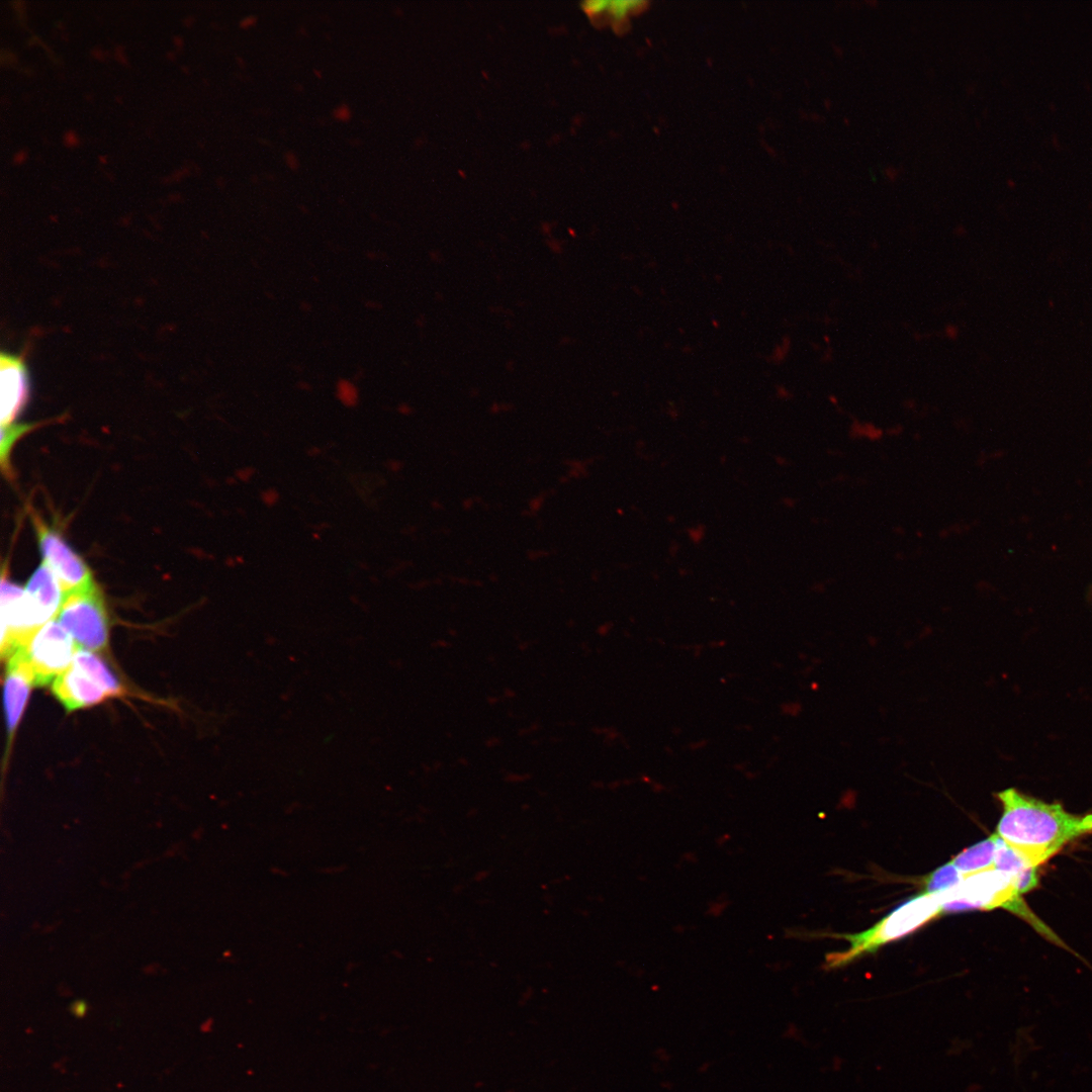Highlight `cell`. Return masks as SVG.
Returning <instances> with one entry per match:
<instances>
[{
  "label": "cell",
  "instance_id": "obj_6",
  "mask_svg": "<svg viewBox=\"0 0 1092 1092\" xmlns=\"http://www.w3.org/2000/svg\"><path fill=\"white\" fill-rule=\"evenodd\" d=\"M31 520L42 561L53 570L64 597L94 585L90 568L62 536L37 514H32Z\"/></svg>",
  "mask_w": 1092,
  "mask_h": 1092
},
{
  "label": "cell",
  "instance_id": "obj_5",
  "mask_svg": "<svg viewBox=\"0 0 1092 1092\" xmlns=\"http://www.w3.org/2000/svg\"><path fill=\"white\" fill-rule=\"evenodd\" d=\"M21 650L34 676L46 686L64 672L80 649L71 634L55 618L40 627Z\"/></svg>",
  "mask_w": 1092,
  "mask_h": 1092
},
{
  "label": "cell",
  "instance_id": "obj_11",
  "mask_svg": "<svg viewBox=\"0 0 1092 1092\" xmlns=\"http://www.w3.org/2000/svg\"><path fill=\"white\" fill-rule=\"evenodd\" d=\"M27 596L49 622L57 618L64 594L49 565L41 561L24 587Z\"/></svg>",
  "mask_w": 1092,
  "mask_h": 1092
},
{
  "label": "cell",
  "instance_id": "obj_1",
  "mask_svg": "<svg viewBox=\"0 0 1092 1092\" xmlns=\"http://www.w3.org/2000/svg\"><path fill=\"white\" fill-rule=\"evenodd\" d=\"M1002 814L995 833L1038 868L1068 843L1092 833V813L1073 814L1015 788L998 792Z\"/></svg>",
  "mask_w": 1092,
  "mask_h": 1092
},
{
  "label": "cell",
  "instance_id": "obj_8",
  "mask_svg": "<svg viewBox=\"0 0 1092 1092\" xmlns=\"http://www.w3.org/2000/svg\"><path fill=\"white\" fill-rule=\"evenodd\" d=\"M28 380L23 355L1 353V426L12 424L25 406L29 395Z\"/></svg>",
  "mask_w": 1092,
  "mask_h": 1092
},
{
  "label": "cell",
  "instance_id": "obj_21",
  "mask_svg": "<svg viewBox=\"0 0 1092 1092\" xmlns=\"http://www.w3.org/2000/svg\"><path fill=\"white\" fill-rule=\"evenodd\" d=\"M286 161L291 168H295L297 166L296 159L292 153H288V155L286 156Z\"/></svg>",
  "mask_w": 1092,
  "mask_h": 1092
},
{
  "label": "cell",
  "instance_id": "obj_17",
  "mask_svg": "<svg viewBox=\"0 0 1092 1092\" xmlns=\"http://www.w3.org/2000/svg\"><path fill=\"white\" fill-rule=\"evenodd\" d=\"M338 396L347 405H353L357 401V390L353 384L341 380L338 384Z\"/></svg>",
  "mask_w": 1092,
  "mask_h": 1092
},
{
  "label": "cell",
  "instance_id": "obj_19",
  "mask_svg": "<svg viewBox=\"0 0 1092 1092\" xmlns=\"http://www.w3.org/2000/svg\"><path fill=\"white\" fill-rule=\"evenodd\" d=\"M334 116L339 120H343V121L348 120L350 118V116H351V112H350L349 107L347 105H345V104L337 107L334 110Z\"/></svg>",
  "mask_w": 1092,
  "mask_h": 1092
},
{
  "label": "cell",
  "instance_id": "obj_13",
  "mask_svg": "<svg viewBox=\"0 0 1092 1092\" xmlns=\"http://www.w3.org/2000/svg\"><path fill=\"white\" fill-rule=\"evenodd\" d=\"M73 663L89 672L108 693L110 697L120 695L122 688L106 664L91 651L79 649Z\"/></svg>",
  "mask_w": 1092,
  "mask_h": 1092
},
{
  "label": "cell",
  "instance_id": "obj_10",
  "mask_svg": "<svg viewBox=\"0 0 1092 1092\" xmlns=\"http://www.w3.org/2000/svg\"><path fill=\"white\" fill-rule=\"evenodd\" d=\"M34 676L22 652L17 649L7 658L4 707L9 734L17 727L26 705Z\"/></svg>",
  "mask_w": 1092,
  "mask_h": 1092
},
{
  "label": "cell",
  "instance_id": "obj_12",
  "mask_svg": "<svg viewBox=\"0 0 1092 1092\" xmlns=\"http://www.w3.org/2000/svg\"><path fill=\"white\" fill-rule=\"evenodd\" d=\"M999 836L994 832L956 855L950 861L964 875L992 869L995 864Z\"/></svg>",
  "mask_w": 1092,
  "mask_h": 1092
},
{
  "label": "cell",
  "instance_id": "obj_15",
  "mask_svg": "<svg viewBox=\"0 0 1092 1092\" xmlns=\"http://www.w3.org/2000/svg\"><path fill=\"white\" fill-rule=\"evenodd\" d=\"M36 424H9L1 426V464L3 470H9L8 456L13 445Z\"/></svg>",
  "mask_w": 1092,
  "mask_h": 1092
},
{
  "label": "cell",
  "instance_id": "obj_9",
  "mask_svg": "<svg viewBox=\"0 0 1092 1092\" xmlns=\"http://www.w3.org/2000/svg\"><path fill=\"white\" fill-rule=\"evenodd\" d=\"M52 691L67 711L89 707L110 697L89 672L73 662L54 679Z\"/></svg>",
  "mask_w": 1092,
  "mask_h": 1092
},
{
  "label": "cell",
  "instance_id": "obj_3",
  "mask_svg": "<svg viewBox=\"0 0 1092 1092\" xmlns=\"http://www.w3.org/2000/svg\"><path fill=\"white\" fill-rule=\"evenodd\" d=\"M942 913L940 893H921L912 897L871 928L857 933L841 934L849 947L826 957V967L836 969L875 952L881 946L900 939L919 929Z\"/></svg>",
  "mask_w": 1092,
  "mask_h": 1092
},
{
  "label": "cell",
  "instance_id": "obj_4",
  "mask_svg": "<svg viewBox=\"0 0 1092 1092\" xmlns=\"http://www.w3.org/2000/svg\"><path fill=\"white\" fill-rule=\"evenodd\" d=\"M56 619L80 649L97 651L106 646L107 614L102 593L96 583L65 596Z\"/></svg>",
  "mask_w": 1092,
  "mask_h": 1092
},
{
  "label": "cell",
  "instance_id": "obj_16",
  "mask_svg": "<svg viewBox=\"0 0 1092 1092\" xmlns=\"http://www.w3.org/2000/svg\"><path fill=\"white\" fill-rule=\"evenodd\" d=\"M644 4L642 1L616 0L609 1L607 13L615 22L623 21L628 15L639 10Z\"/></svg>",
  "mask_w": 1092,
  "mask_h": 1092
},
{
  "label": "cell",
  "instance_id": "obj_20",
  "mask_svg": "<svg viewBox=\"0 0 1092 1092\" xmlns=\"http://www.w3.org/2000/svg\"><path fill=\"white\" fill-rule=\"evenodd\" d=\"M256 20H257L256 17L248 16V17H246V18H244L242 20L241 25L243 27H250V26H253L256 23Z\"/></svg>",
  "mask_w": 1092,
  "mask_h": 1092
},
{
  "label": "cell",
  "instance_id": "obj_2",
  "mask_svg": "<svg viewBox=\"0 0 1092 1092\" xmlns=\"http://www.w3.org/2000/svg\"><path fill=\"white\" fill-rule=\"evenodd\" d=\"M1021 880L1014 874L995 868L965 876L958 885L940 893L942 913L1003 908L1025 920L1053 943L1066 946L1027 906Z\"/></svg>",
  "mask_w": 1092,
  "mask_h": 1092
},
{
  "label": "cell",
  "instance_id": "obj_7",
  "mask_svg": "<svg viewBox=\"0 0 1092 1092\" xmlns=\"http://www.w3.org/2000/svg\"><path fill=\"white\" fill-rule=\"evenodd\" d=\"M1 653L6 658L24 646L48 623L24 587L5 579V575L1 583Z\"/></svg>",
  "mask_w": 1092,
  "mask_h": 1092
},
{
  "label": "cell",
  "instance_id": "obj_14",
  "mask_svg": "<svg viewBox=\"0 0 1092 1092\" xmlns=\"http://www.w3.org/2000/svg\"><path fill=\"white\" fill-rule=\"evenodd\" d=\"M965 876L956 868V866L949 861L924 879V892L928 894H936L944 892L954 886H958Z\"/></svg>",
  "mask_w": 1092,
  "mask_h": 1092
},
{
  "label": "cell",
  "instance_id": "obj_18",
  "mask_svg": "<svg viewBox=\"0 0 1092 1092\" xmlns=\"http://www.w3.org/2000/svg\"><path fill=\"white\" fill-rule=\"evenodd\" d=\"M609 1L607 0H589L582 4V8L590 16H598L607 13Z\"/></svg>",
  "mask_w": 1092,
  "mask_h": 1092
}]
</instances>
